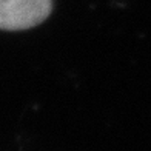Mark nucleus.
<instances>
[{
    "label": "nucleus",
    "mask_w": 151,
    "mask_h": 151,
    "mask_svg": "<svg viewBox=\"0 0 151 151\" xmlns=\"http://www.w3.org/2000/svg\"><path fill=\"white\" fill-rule=\"evenodd\" d=\"M51 11L52 0H0V29H31L45 22Z\"/></svg>",
    "instance_id": "f257e3e1"
}]
</instances>
